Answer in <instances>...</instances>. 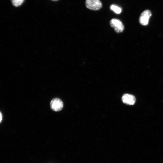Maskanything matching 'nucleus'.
I'll list each match as a JSON object with an SVG mask.
<instances>
[{"mask_svg": "<svg viewBox=\"0 0 163 163\" xmlns=\"http://www.w3.org/2000/svg\"><path fill=\"white\" fill-rule=\"evenodd\" d=\"M85 4L87 8L94 11L99 10L102 6L100 0H86Z\"/></svg>", "mask_w": 163, "mask_h": 163, "instance_id": "obj_1", "label": "nucleus"}, {"mask_svg": "<svg viewBox=\"0 0 163 163\" xmlns=\"http://www.w3.org/2000/svg\"><path fill=\"white\" fill-rule=\"evenodd\" d=\"M110 24L117 33L122 32L124 30V26L123 24L118 19L116 18L112 19L110 21Z\"/></svg>", "mask_w": 163, "mask_h": 163, "instance_id": "obj_2", "label": "nucleus"}, {"mask_svg": "<svg viewBox=\"0 0 163 163\" xmlns=\"http://www.w3.org/2000/svg\"><path fill=\"white\" fill-rule=\"evenodd\" d=\"M151 15L152 13L150 10H146L144 11L141 14L139 18L140 23L144 26L148 25Z\"/></svg>", "mask_w": 163, "mask_h": 163, "instance_id": "obj_3", "label": "nucleus"}, {"mask_svg": "<svg viewBox=\"0 0 163 163\" xmlns=\"http://www.w3.org/2000/svg\"><path fill=\"white\" fill-rule=\"evenodd\" d=\"M51 109L56 111L61 110L63 107V103L62 101L58 98L53 99L50 104Z\"/></svg>", "mask_w": 163, "mask_h": 163, "instance_id": "obj_4", "label": "nucleus"}, {"mask_svg": "<svg viewBox=\"0 0 163 163\" xmlns=\"http://www.w3.org/2000/svg\"><path fill=\"white\" fill-rule=\"evenodd\" d=\"M123 102L126 104L129 105H133L136 102V98L135 96L131 94H125L122 97Z\"/></svg>", "mask_w": 163, "mask_h": 163, "instance_id": "obj_5", "label": "nucleus"}, {"mask_svg": "<svg viewBox=\"0 0 163 163\" xmlns=\"http://www.w3.org/2000/svg\"><path fill=\"white\" fill-rule=\"evenodd\" d=\"M110 8L111 10L113 11L117 14H119L122 11V9L121 8L114 5H110Z\"/></svg>", "mask_w": 163, "mask_h": 163, "instance_id": "obj_6", "label": "nucleus"}, {"mask_svg": "<svg viewBox=\"0 0 163 163\" xmlns=\"http://www.w3.org/2000/svg\"><path fill=\"white\" fill-rule=\"evenodd\" d=\"M24 1V0H11L13 5L15 7L21 5Z\"/></svg>", "mask_w": 163, "mask_h": 163, "instance_id": "obj_7", "label": "nucleus"}, {"mask_svg": "<svg viewBox=\"0 0 163 163\" xmlns=\"http://www.w3.org/2000/svg\"><path fill=\"white\" fill-rule=\"evenodd\" d=\"M2 114L1 112H0V123L1 122L2 120Z\"/></svg>", "mask_w": 163, "mask_h": 163, "instance_id": "obj_8", "label": "nucleus"}, {"mask_svg": "<svg viewBox=\"0 0 163 163\" xmlns=\"http://www.w3.org/2000/svg\"><path fill=\"white\" fill-rule=\"evenodd\" d=\"M52 1H58V0H52Z\"/></svg>", "mask_w": 163, "mask_h": 163, "instance_id": "obj_9", "label": "nucleus"}]
</instances>
